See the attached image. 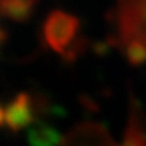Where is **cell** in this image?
<instances>
[{"label":"cell","mask_w":146,"mask_h":146,"mask_svg":"<svg viewBox=\"0 0 146 146\" xmlns=\"http://www.w3.org/2000/svg\"><path fill=\"white\" fill-rule=\"evenodd\" d=\"M79 23L73 16L62 11H53L47 17L42 28L44 40L53 51L65 58H75V37Z\"/></svg>","instance_id":"1"},{"label":"cell","mask_w":146,"mask_h":146,"mask_svg":"<svg viewBox=\"0 0 146 146\" xmlns=\"http://www.w3.org/2000/svg\"><path fill=\"white\" fill-rule=\"evenodd\" d=\"M44 112V106L30 93H19L5 107V124L11 132H20L25 127H30L37 120V115Z\"/></svg>","instance_id":"2"},{"label":"cell","mask_w":146,"mask_h":146,"mask_svg":"<svg viewBox=\"0 0 146 146\" xmlns=\"http://www.w3.org/2000/svg\"><path fill=\"white\" fill-rule=\"evenodd\" d=\"M118 23L123 44L141 42L146 45V0H123Z\"/></svg>","instance_id":"3"},{"label":"cell","mask_w":146,"mask_h":146,"mask_svg":"<svg viewBox=\"0 0 146 146\" xmlns=\"http://www.w3.org/2000/svg\"><path fill=\"white\" fill-rule=\"evenodd\" d=\"M121 146H146V120L140 107H131Z\"/></svg>","instance_id":"4"},{"label":"cell","mask_w":146,"mask_h":146,"mask_svg":"<svg viewBox=\"0 0 146 146\" xmlns=\"http://www.w3.org/2000/svg\"><path fill=\"white\" fill-rule=\"evenodd\" d=\"M27 141L30 146H61L62 137L54 126L44 121H36L28 127Z\"/></svg>","instance_id":"5"},{"label":"cell","mask_w":146,"mask_h":146,"mask_svg":"<svg viewBox=\"0 0 146 146\" xmlns=\"http://www.w3.org/2000/svg\"><path fill=\"white\" fill-rule=\"evenodd\" d=\"M36 0H0V16L16 22H23L31 16Z\"/></svg>","instance_id":"6"},{"label":"cell","mask_w":146,"mask_h":146,"mask_svg":"<svg viewBox=\"0 0 146 146\" xmlns=\"http://www.w3.org/2000/svg\"><path fill=\"white\" fill-rule=\"evenodd\" d=\"M95 131H96V126H82L81 131H76L75 134H72L68 137V143H65V146H92ZM95 146H113V145L109 141L104 131L100 129L95 140Z\"/></svg>","instance_id":"7"},{"label":"cell","mask_w":146,"mask_h":146,"mask_svg":"<svg viewBox=\"0 0 146 146\" xmlns=\"http://www.w3.org/2000/svg\"><path fill=\"white\" fill-rule=\"evenodd\" d=\"M124 45V54L132 65H141L146 62V45L141 42H127Z\"/></svg>","instance_id":"8"},{"label":"cell","mask_w":146,"mask_h":146,"mask_svg":"<svg viewBox=\"0 0 146 146\" xmlns=\"http://www.w3.org/2000/svg\"><path fill=\"white\" fill-rule=\"evenodd\" d=\"M5 126V109H3L2 103H0V129Z\"/></svg>","instance_id":"9"},{"label":"cell","mask_w":146,"mask_h":146,"mask_svg":"<svg viewBox=\"0 0 146 146\" xmlns=\"http://www.w3.org/2000/svg\"><path fill=\"white\" fill-rule=\"evenodd\" d=\"M5 39H6V31L0 27V45H2L3 42H5Z\"/></svg>","instance_id":"10"}]
</instances>
